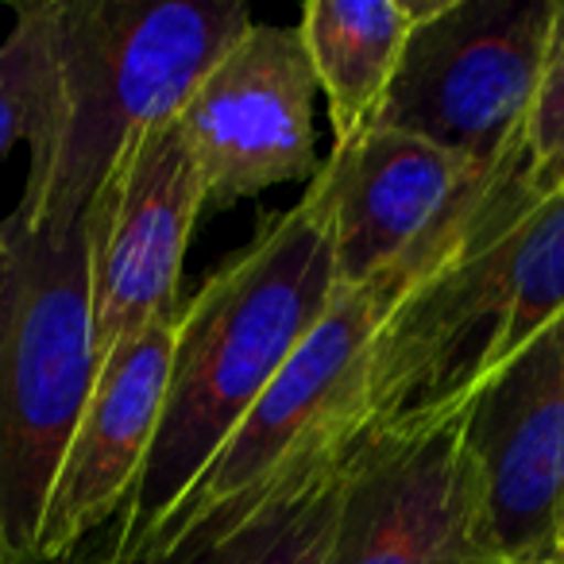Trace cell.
Masks as SVG:
<instances>
[{
  "mask_svg": "<svg viewBox=\"0 0 564 564\" xmlns=\"http://www.w3.org/2000/svg\"><path fill=\"white\" fill-rule=\"evenodd\" d=\"M337 294L333 217L322 182L306 189L236 263L178 310L155 437L120 518L101 549L78 556H132L202 479L259 394L286 368Z\"/></svg>",
  "mask_w": 564,
  "mask_h": 564,
  "instance_id": "cell-1",
  "label": "cell"
},
{
  "mask_svg": "<svg viewBox=\"0 0 564 564\" xmlns=\"http://www.w3.org/2000/svg\"><path fill=\"white\" fill-rule=\"evenodd\" d=\"M248 28L243 4L47 0L32 163L12 213L20 228L32 236L78 228L128 148L178 117Z\"/></svg>",
  "mask_w": 564,
  "mask_h": 564,
  "instance_id": "cell-2",
  "label": "cell"
},
{
  "mask_svg": "<svg viewBox=\"0 0 564 564\" xmlns=\"http://www.w3.org/2000/svg\"><path fill=\"white\" fill-rule=\"evenodd\" d=\"M564 314V178L514 171L460 243L379 325L364 433H406L464 410Z\"/></svg>",
  "mask_w": 564,
  "mask_h": 564,
  "instance_id": "cell-3",
  "label": "cell"
},
{
  "mask_svg": "<svg viewBox=\"0 0 564 564\" xmlns=\"http://www.w3.org/2000/svg\"><path fill=\"white\" fill-rule=\"evenodd\" d=\"M487 202L479 205V213L487 209ZM479 213L453 236L417 251L406 263L376 274L364 286H337L325 317L310 329L299 352L267 383V391L243 414L232 437L220 445L202 479L186 491V499L166 514V522L132 556L159 553L194 530H228L286 471H294L322 448L364 433V371H368V352L379 325L399 306L402 294L468 236ZM132 556H124V561H132Z\"/></svg>",
  "mask_w": 564,
  "mask_h": 564,
  "instance_id": "cell-4",
  "label": "cell"
},
{
  "mask_svg": "<svg viewBox=\"0 0 564 564\" xmlns=\"http://www.w3.org/2000/svg\"><path fill=\"white\" fill-rule=\"evenodd\" d=\"M94 383L86 228L24 232L0 340V564H35L43 510Z\"/></svg>",
  "mask_w": 564,
  "mask_h": 564,
  "instance_id": "cell-5",
  "label": "cell"
},
{
  "mask_svg": "<svg viewBox=\"0 0 564 564\" xmlns=\"http://www.w3.org/2000/svg\"><path fill=\"white\" fill-rule=\"evenodd\" d=\"M553 0H422L379 124L487 174L525 163Z\"/></svg>",
  "mask_w": 564,
  "mask_h": 564,
  "instance_id": "cell-6",
  "label": "cell"
},
{
  "mask_svg": "<svg viewBox=\"0 0 564 564\" xmlns=\"http://www.w3.org/2000/svg\"><path fill=\"white\" fill-rule=\"evenodd\" d=\"M325 564H510L464 410L406 433H364Z\"/></svg>",
  "mask_w": 564,
  "mask_h": 564,
  "instance_id": "cell-7",
  "label": "cell"
},
{
  "mask_svg": "<svg viewBox=\"0 0 564 564\" xmlns=\"http://www.w3.org/2000/svg\"><path fill=\"white\" fill-rule=\"evenodd\" d=\"M205 189L174 120L148 128L94 197L86 220L97 371L148 325L178 314L186 243Z\"/></svg>",
  "mask_w": 564,
  "mask_h": 564,
  "instance_id": "cell-8",
  "label": "cell"
},
{
  "mask_svg": "<svg viewBox=\"0 0 564 564\" xmlns=\"http://www.w3.org/2000/svg\"><path fill=\"white\" fill-rule=\"evenodd\" d=\"M317 78L299 28L251 24L174 117L202 174L205 209H225L317 174Z\"/></svg>",
  "mask_w": 564,
  "mask_h": 564,
  "instance_id": "cell-9",
  "label": "cell"
},
{
  "mask_svg": "<svg viewBox=\"0 0 564 564\" xmlns=\"http://www.w3.org/2000/svg\"><path fill=\"white\" fill-rule=\"evenodd\" d=\"M518 166L487 174L456 151L383 124L333 148L314 178L329 197L337 286H364L453 236Z\"/></svg>",
  "mask_w": 564,
  "mask_h": 564,
  "instance_id": "cell-10",
  "label": "cell"
},
{
  "mask_svg": "<svg viewBox=\"0 0 564 564\" xmlns=\"http://www.w3.org/2000/svg\"><path fill=\"white\" fill-rule=\"evenodd\" d=\"M510 564H564V314L464 406Z\"/></svg>",
  "mask_w": 564,
  "mask_h": 564,
  "instance_id": "cell-11",
  "label": "cell"
},
{
  "mask_svg": "<svg viewBox=\"0 0 564 564\" xmlns=\"http://www.w3.org/2000/svg\"><path fill=\"white\" fill-rule=\"evenodd\" d=\"M174 325L178 314L148 325L124 352L97 371L94 394L82 410L43 510L35 564L74 561L120 518L155 437Z\"/></svg>",
  "mask_w": 564,
  "mask_h": 564,
  "instance_id": "cell-12",
  "label": "cell"
},
{
  "mask_svg": "<svg viewBox=\"0 0 564 564\" xmlns=\"http://www.w3.org/2000/svg\"><path fill=\"white\" fill-rule=\"evenodd\" d=\"M360 437L322 448L279 479L232 530H197L132 561L74 556L66 564H325Z\"/></svg>",
  "mask_w": 564,
  "mask_h": 564,
  "instance_id": "cell-13",
  "label": "cell"
},
{
  "mask_svg": "<svg viewBox=\"0 0 564 564\" xmlns=\"http://www.w3.org/2000/svg\"><path fill=\"white\" fill-rule=\"evenodd\" d=\"M422 0H310L302 9V47L317 89L329 101L337 148L379 124Z\"/></svg>",
  "mask_w": 564,
  "mask_h": 564,
  "instance_id": "cell-14",
  "label": "cell"
},
{
  "mask_svg": "<svg viewBox=\"0 0 564 564\" xmlns=\"http://www.w3.org/2000/svg\"><path fill=\"white\" fill-rule=\"evenodd\" d=\"M43 12L47 0L17 4V24L0 43V159L32 135L43 70Z\"/></svg>",
  "mask_w": 564,
  "mask_h": 564,
  "instance_id": "cell-15",
  "label": "cell"
},
{
  "mask_svg": "<svg viewBox=\"0 0 564 564\" xmlns=\"http://www.w3.org/2000/svg\"><path fill=\"white\" fill-rule=\"evenodd\" d=\"M525 155L538 178H564V0H553L545 63H541L530 120H525Z\"/></svg>",
  "mask_w": 564,
  "mask_h": 564,
  "instance_id": "cell-16",
  "label": "cell"
},
{
  "mask_svg": "<svg viewBox=\"0 0 564 564\" xmlns=\"http://www.w3.org/2000/svg\"><path fill=\"white\" fill-rule=\"evenodd\" d=\"M20 251H24V228L17 225V217L0 220V340H4V329H9L12 302H17Z\"/></svg>",
  "mask_w": 564,
  "mask_h": 564,
  "instance_id": "cell-17",
  "label": "cell"
}]
</instances>
